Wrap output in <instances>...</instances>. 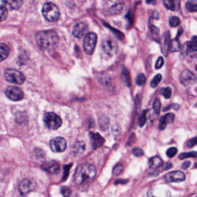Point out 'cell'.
<instances>
[{"instance_id": "1", "label": "cell", "mask_w": 197, "mask_h": 197, "mask_svg": "<svg viewBox=\"0 0 197 197\" xmlns=\"http://www.w3.org/2000/svg\"><path fill=\"white\" fill-rule=\"evenodd\" d=\"M35 40L38 46L41 49L52 50L58 45L59 37L54 31H41L36 34Z\"/></svg>"}, {"instance_id": "2", "label": "cell", "mask_w": 197, "mask_h": 197, "mask_svg": "<svg viewBox=\"0 0 197 197\" xmlns=\"http://www.w3.org/2000/svg\"><path fill=\"white\" fill-rule=\"evenodd\" d=\"M96 169L90 164H82L76 168L74 181L77 185L92 182L96 176Z\"/></svg>"}, {"instance_id": "3", "label": "cell", "mask_w": 197, "mask_h": 197, "mask_svg": "<svg viewBox=\"0 0 197 197\" xmlns=\"http://www.w3.org/2000/svg\"><path fill=\"white\" fill-rule=\"evenodd\" d=\"M42 14L46 20L52 22L57 21L60 16L59 9L52 2H46L44 5Z\"/></svg>"}, {"instance_id": "4", "label": "cell", "mask_w": 197, "mask_h": 197, "mask_svg": "<svg viewBox=\"0 0 197 197\" xmlns=\"http://www.w3.org/2000/svg\"><path fill=\"white\" fill-rule=\"evenodd\" d=\"M5 79L11 83L22 84L25 81V76L23 74L14 69H7L4 72Z\"/></svg>"}, {"instance_id": "5", "label": "cell", "mask_w": 197, "mask_h": 197, "mask_svg": "<svg viewBox=\"0 0 197 197\" xmlns=\"http://www.w3.org/2000/svg\"><path fill=\"white\" fill-rule=\"evenodd\" d=\"M44 121L48 129L56 130L62 125V120L58 115L53 112H47L44 116Z\"/></svg>"}, {"instance_id": "6", "label": "cell", "mask_w": 197, "mask_h": 197, "mask_svg": "<svg viewBox=\"0 0 197 197\" xmlns=\"http://www.w3.org/2000/svg\"><path fill=\"white\" fill-rule=\"evenodd\" d=\"M97 42V35L94 32L87 33L84 40L83 47L85 53L91 55L94 50Z\"/></svg>"}, {"instance_id": "7", "label": "cell", "mask_w": 197, "mask_h": 197, "mask_svg": "<svg viewBox=\"0 0 197 197\" xmlns=\"http://www.w3.org/2000/svg\"><path fill=\"white\" fill-rule=\"evenodd\" d=\"M101 47L104 52L109 56L115 55L118 50V46L116 42L111 37H106L102 41Z\"/></svg>"}, {"instance_id": "8", "label": "cell", "mask_w": 197, "mask_h": 197, "mask_svg": "<svg viewBox=\"0 0 197 197\" xmlns=\"http://www.w3.org/2000/svg\"><path fill=\"white\" fill-rule=\"evenodd\" d=\"M36 182L32 179L27 178L23 180L19 184V189L22 196H26L35 189Z\"/></svg>"}, {"instance_id": "9", "label": "cell", "mask_w": 197, "mask_h": 197, "mask_svg": "<svg viewBox=\"0 0 197 197\" xmlns=\"http://www.w3.org/2000/svg\"><path fill=\"white\" fill-rule=\"evenodd\" d=\"M50 146L51 150L53 152H63L67 147V141L62 137H56L50 141Z\"/></svg>"}, {"instance_id": "10", "label": "cell", "mask_w": 197, "mask_h": 197, "mask_svg": "<svg viewBox=\"0 0 197 197\" xmlns=\"http://www.w3.org/2000/svg\"><path fill=\"white\" fill-rule=\"evenodd\" d=\"M180 82L184 86L189 87L196 82V76L191 71L185 69L180 74Z\"/></svg>"}, {"instance_id": "11", "label": "cell", "mask_w": 197, "mask_h": 197, "mask_svg": "<svg viewBox=\"0 0 197 197\" xmlns=\"http://www.w3.org/2000/svg\"><path fill=\"white\" fill-rule=\"evenodd\" d=\"M5 95L8 98L15 101H20L24 98V93L22 90L15 86L8 87L5 91Z\"/></svg>"}, {"instance_id": "12", "label": "cell", "mask_w": 197, "mask_h": 197, "mask_svg": "<svg viewBox=\"0 0 197 197\" xmlns=\"http://www.w3.org/2000/svg\"><path fill=\"white\" fill-rule=\"evenodd\" d=\"M89 30L87 24L84 22H79L76 24L72 30V34L76 38L81 39L86 35Z\"/></svg>"}, {"instance_id": "13", "label": "cell", "mask_w": 197, "mask_h": 197, "mask_svg": "<svg viewBox=\"0 0 197 197\" xmlns=\"http://www.w3.org/2000/svg\"><path fill=\"white\" fill-rule=\"evenodd\" d=\"M164 179L168 183H179L185 180L186 175L180 171H175L167 174L165 175Z\"/></svg>"}, {"instance_id": "14", "label": "cell", "mask_w": 197, "mask_h": 197, "mask_svg": "<svg viewBox=\"0 0 197 197\" xmlns=\"http://www.w3.org/2000/svg\"><path fill=\"white\" fill-rule=\"evenodd\" d=\"M148 197H171V192L164 187H154L150 189L147 194Z\"/></svg>"}, {"instance_id": "15", "label": "cell", "mask_w": 197, "mask_h": 197, "mask_svg": "<svg viewBox=\"0 0 197 197\" xmlns=\"http://www.w3.org/2000/svg\"><path fill=\"white\" fill-rule=\"evenodd\" d=\"M42 168L49 174H57L60 171V164L55 161L46 162L42 164Z\"/></svg>"}, {"instance_id": "16", "label": "cell", "mask_w": 197, "mask_h": 197, "mask_svg": "<svg viewBox=\"0 0 197 197\" xmlns=\"http://www.w3.org/2000/svg\"><path fill=\"white\" fill-rule=\"evenodd\" d=\"M89 135L90 139V143L93 149H97L104 144V138L101 137L98 133H94L92 132H90Z\"/></svg>"}, {"instance_id": "17", "label": "cell", "mask_w": 197, "mask_h": 197, "mask_svg": "<svg viewBox=\"0 0 197 197\" xmlns=\"http://www.w3.org/2000/svg\"><path fill=\"white\" fill-rule=\"evenodd\" d=\"M174 114L172 113L166 114L165 115L160 118L159 124V129L161 131L164 130L166 128L168 124L172 123L174 121Z\"/></svg>"}, {"instance_id": "18", "label": "cell", "mask_w": 197, "mask_h": 197, "mask_svg": "<svg viewBox=\"0 0 197 197\" xmlns=\"http://www.w3.org/2000/svg\"><path fill=\"white\" fill-rule=\"evenodd\" d=\"M22 2V1H4L2 5L7 10H15L21 7Z\"/></svg>"}, {"instance_id": "19", "label": "cell", "mask_w": 197, "mask_h": 197, "mask_svg": "<svg viewBox=\"0 0 197 197\" xmlns=\"http://www.w3.org/2000/svg\"><path fill=\"white\" fill-rule=\"evenodd\" d=\"M170 43H171L170 33L168 32L165 34H164L162 38V52L164 55H165V56H167L169 51Z\"/></svg>"}, {"instance_id": "20", "label": "cell", "mask_w": 197, "mask_h": 197, "mask_svg": "<svg viewBox=\"0 0 197 197\" xmlns=\"http://www.w3.org/2000/svg\"><path fill=\"white\" fill-rule=\"evenodd\" d=\"M182 32H183V30H182V29H180L178 31V33H177V35L176 38L171 41L170 46H169V50L171 52H176L179 51L180 46L179 41L178 40V38L182 34Z\"/></svg>"}, {"instance_id": "21", "label": "cell", "mask_w": 197, "mask_h": 197, "mask_svg": "<svg viewBox=\"0 0 197 197\" xmlns=\"http://www.w3.org/2000/svg\"><path fill=\"white\" fill-rule=\"evenodd\" d=\"M163 164V161L162 159L159 156H156L151 157L149 160V167L150 169H155L161 167Z\"/></svg>"}, {"instance_id": "22", "label": "cell", "mask_w": 197, "mask_h": 197, "mask_svg": "<svg viewBox=\"0 0 197 197\" xmlns=\"http://www.w3.org/2000/svg\"><path fill=\"white\" fill-rule=\"evenodd\" d=\"M164 4L165 7L169 10L175 11L179 9L180 7V1L173 0H165Z\"/></svg>"}, {"instance_id": "23", "label": "cell", "mask_w": 197, "mask_h": 197, "mask_svg": "<svg viewBox=\"0 0 197 197\" xmlns=\"http://www.w3.org/2000/svg\"><path fill=\"white\" fill-rule=\"evenodd\" d=\"M197 38L196 36L193 37L192 40L189 41L186 44V52L187 53H193L197 51Z\"/></svg>"}, {"instance_id": "24", "label": "cell", "mask_w": 197, "mask_h": 197, "mask_svg": "<svg viewBox=\"0 0 197 197\" xmlns=\"http://www.w3.org/2000/svg\"><path fill=\"white\" fill-rule=\"evenodd\" d=\"M125 9V5L123 3L115 4L109 9V12L112 15H116L122 13Z\"/></svg>"}, {"instance_id": "25", "label": "cell", "mask_w": 197, "mask_h": 197, "mask_svg": "<svg viewBox=\"0 0 197 197\" xmlns=\"http://www.w3.org/2000/svg\"><path fill=\"white\" fill-rule=\"evenodd\" d=\"M86 150V144L83 141L77 142L74 146L73 151L76 154H83Z\"/></svg>"}, {"instance_id": "26", "label": "cell", "mask_w": 197, "mask_h": 197, "mask_svg": "<svg viewBox=\"0 0 197 197\" xmlns=\"http://www.w3.org/2000/svg\"><path fill=\"white\" fill-rule=\"evenodd\" d=\"M9 53V49L8 46L5 44H0V61L7 59Z\"/></svg>"}, {"instance_id": "27", "label": "cell", "mask_w": 197, "mask_h": 197, "mask_svg": "<svg viewBox=\"0 0 197 197\" xmlns=\"http://www.w3.org/2000/svg\"><path fill=\"white\" fill-rule=\"evenodd\" d=\"M150 32L152 35V38L154 41H156L157 42L159 41V28H157L155 26H151L150 28Z\"/></svg>"}, {"instance_id": "28", "label": "cell", "mask_w": 197, "mask_h": 197, "mask_svg": "<svg viewBox=\"0 0 197 197\" xmlns=\"http://www.w3.org/2000/svg\"><path fill=\"white\" fill-rule=\"evenodd\" d=\"M186 8L189 12H195L197 11V2L196 1H190L186 3Z\"/></svg>"}, {"instance_id": "29", "label": "cell", "mask_w": 197, "mask_h": 197, "mask_svg": "<svg viewBox=\"0 0 197 197\" xmlns=\"http://www.w3.org/2000/svg\"><path fill=\"white\" fill-rule=\"evenodd\" d=\"M122 75L123 76L124 81L127 86H130L131 85V78L129 71L126 68H123L122 69Z\"/></svg>"}, {"instance_id": "30", "label": "cell", "mask_w": 197, "mask_h": 197, "mask_svg": "<svg viewBox=\"0 0 197 197\" xmlns=\"http://www.w3.org/2000/svg\"><path fill=\"white\" fill-rule=\"evenodd\" d=\"M161 108V102L159 98H156L153 105V109L154 111V114L156 115H159Z\"/></svg>"}, {"instance_id": "31", "label": "cell", "mask_w": 197, "mask_h": 197, "mask_svg": "<svg viewBox=\"0 0 197 197\" xmlns=\"http://www.w3.org/2000/svg\"><path fill=\"white\" fill-rule=\"evenodd\" d=\"M197 157V152H191L189 153H182L179 158V159L183 160V159H186L188 158H195Z\"/></svg>"}, {"instance_id": "32", "label": "cell", "mask_w": 197, "mask_h": 197, "mask_svg": "<svg viewBox=\"0 0 197 197\" xmlns=\"http://www.w3.org/2000/svg\"><path fill=\"white\" fill-rule=\"evenodd\" d=\"M146 81V77L144 74H139L136 78L135 82L137 85L139 86H144Z\"/></svg>"}, {"instance_id": "33", "label": "cell", "mask_w": 197, "mask_h": 197, "mask_svg": "<svg viewBox=\"0 0 197 197\" xmlns=\"http://www.w3.org/2000/svg\"><path fill=\"white\" fill-rule=\"evenodd\" d=\"M160 92L165 99L170 98L172 95V90L169 87L161 89L160 90Z\"/></svg>"}, {"instance_id": "34", "label": "cell", "mask_w": 197, "mask_h": 197, "mask_svg": "<svg viewBox=\"0 0 197 197\" xmlns=\"http://www.w3.org/2000/svg\"><path fill=\"white\" fill-rule=\"evenodd\" d=\"M162 80V75L161 74H157L156 76H154V78L152 79V81L150 82V86L152 88H154L158 86L159 82Z\"/></svg>"}, {"instance_id": "35", "label": "cell", "mask_w": 197, "mask_h": 197, "mask_svg": "<svg viewBox=\"0 0 197 197\" xmlns=\"http://www.w3.org/2000/svg\"><path fill=\"white\" fill-rule=\"evenodd\" d=\"M147 110H144L142 112V114L139 118V125L141 127H144L146 122L147 121Z\"/></svg>"}, {"instance_id": "36", "label": "cell", "mask_w": 197, "mask_h": 197, "mask_svg": "<svg viewBox=\"0 0 197 197\" xmlns=\"http://www.w3.org/2000/svg\"><path fill=\"white\" fill-rule=\"evenodd\" d=\"M180 23V19L177 16H172L169 19V24L171 27H177Z\"/></svg>"}, {"instance_id": "37", "label": "cell", "mask_w": 197, "mask_h": 197, "mask_svg": "<svg viewBox=\"0 0 197 197\" xmlns=\"http://www.w3.org/2000/svg\"><path fill=\"white\" fill-rule=\"evenodd\" d=\"M8 16V10L2 5H0V22L4 21Z\"/></svg>"}, {"instance_id": "38", "label": "cell", "mask_w": 197, "mask_h": 197, "mask_svg": "<svg viewBox=\"0 0 197 197\" xmlns=\"http://www.w3.org/2000/svg\"><path fill=\"white\" fill-rule=\"evenodd\" d=\"M61 192L64 197H69L72 194V190L66 186H62L61 187Z\"/></svg>"}, {"instance_id": "39", "label": "cell", "mask_w": 197, "mask_h": 197, "mask_svg": "<svg viewBox=\"0 0 197 197\" xmlns=\"http://www.w3.org/2000/svg\"><path fill=\"white\" fill-rule=\"evenodd\" d=\"M124 171V166L121 164H119L114 167L112 173L114 176H118L121 174Z\"/></svg>"}, {"instance_id": "40", "label": "cell", "mask_w": 197, "mask_h": 197, "mask_svg": "<svg viewBox=\"0 0 197 197\" xmlns=\"http://www.w3.org/2000/svg\"><path fill=\"white\" fill-rule=\"evenodd\" d=\"M177 149L174 147H172L168 149L167 154L168 157L172 158L174 157V156L177 154Z\"/></svg>"}, {"instance_id": "41", "label": "cell", "mask_w": 197, "mask_h": 197, "mask_svg": "<svg viewBox=\"0 0 197 197\" xmlns=\"http://www.w3.org/2000/svg\"><path fill=\"white\" fill-rule=\"evenodd\" d=\"M72 166V164H69L68 165H65L64 167V175H63V179L66 180L68 177L69 174V172L71 169V168Z\"/></svg>"}, {"instance_id": "42", "label": "cell", "mask_w": 197, "mask_h": 197, "mask_svg": "<svg viewBox=\"0 0 197 197\" xmlns=\"http://www.w3.org/2000/svg\"><path fill=\"white\" fill-rule=\"evenodd\" d=\"M112 134L115 137L118 136L120 135V132H121V129L120 127L118 125H114L112 127Z\"/></svg>"}, {"instance_id": "43", "label": "cell", "mask_w": 197, "mask_h": 197, "mask_svg": "<svg viewBox=\"0 0 197 197\" xmlns=\"http://www.w3.org/2000/svg\"><path fill=\"white\" fill-rule=\"evenodd\" d=\"M132 154L135 156H137V157H139V156H142L144 154V152L141 149L139 148H134L132 150Z\"/></svg>"}, {"instance_id": "44", "label": "cell", "mask_w": 197, "mask_h": 197, "mask_svg": "<svg viewBox=\"0 0 197 197\" xmlns=\"http://www.w3.org/2000/svg\"><path fill=\"white\" fill-rule=\"evenodd\" d=\"M164 64V60L163 57H159L157 61V62H156L155 67H156V68L159 69L161 68L163 66Z\"/></svg>"}, {"instance_id": "45", "label": "cell", "mask_w": 197, "mask_h": 197, "mask_svg": "<svg viewBox=\"0 0 197 197\" xmlns=\"http://www.w3.org/2000/svg\"><path fill=\"white\" fill-rule=\"evenodd\" d=\"M197 144V138L194 137L191 139H189V141L187 142V146L188 147H192L194 146H195Z\"/></svg>"}, {"instance_id": "46", "label": "cell", "mask_w": 197, "mask_h": 197, "mask_svg": "<svg viewBox=\"0 0 197 197\" xmlns=\"http://www.w3.org/2000/svg\"><path fill=\"white\" fill-rule=\"evenodd\" d=\"M190 165H191V162L189 161H186L183 163L182 168L184 169H187L190 167Z\"/></svg>"}, {"instance_id": "47", "label": "cell", "mask_w": 197, "mask_h": 197, "mask_svg": "<svg viewBox=\"0 0 197 197\" xmlns=\"http://www.w3.org/2000/svg\"><path fill=\"white\" fill-rule=\"evenodd\" d=\"M172 166H173V165H172V162H167L165 163V164L164 167L163 168V169H164V170L167 171V170H168V169H171L172 167Z\"/></svg>"}, {"instance_id": "48", "label": "cell", "mask_w": 197, "mask_h": 197, "mask_svg": "<svg viewBox=\"0 0 197 197\" xmlns=\"http://www.w3.org/2000/svg\"><path fill=\"white\" fill-rule=\"evenodd\" d=\"M129 182V180L126 179V180H123V179H119L116 180L114 182L115 184H126L127 182Z\"/></svg>"}, {"instance_id": "49", "label": "cell", "mask_w": 197, "mask_h": 197, "mask_svg": "<svg viewBox=\"0 0 197 197\" xmlns=\"http://www.w3.org/2000/svg\"><path fill=\"white\" fill-rule=\"evenodd\" d=\"M147 3H148V4H152V3L155 4V3H156V1H147Z\"/></svg>"}]
</instances>
